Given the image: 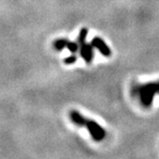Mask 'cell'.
Listing matches in <instances>:
<instances>
[{
  "label": "cell",
  "mask_w": 159,
  "mask_h": 159,
  "mask_svg": "<svg viewBox=\"0 0 159 159\" xmlns=\"http://www.w3.org/2000/svg\"><path fill=\"white\" fill-rule=\"evenodd\" d=\"M91 44L93 45V47L99 50V52L105 56V57H110L111 56V49L109 48L108 45L105 42L103 39H101L99 37H95L91 40Z\"/></svg>",
  "instance_id": "cell-4"
},
{
  "label": "cell",
  "mask_w": 159,
  "mask_h": 159,
  "mask_svg": "<svg viewBox=\"0 0 159 159\" xmlns=\"http://www.w3.org/2000/svg\"><path fill=\"white\" fill-rule=\"evenodd\" d=\"M84 127H86L88 132L90 133V135H91L92 139H94L95 141H97V142L102 141L106 137V130L104 129L103 127H101L100 125L97 122H95L94 120L86 118Z\"/></svg>",
  "instance_id": "cell-2"
},
{
  "label": "cell",
  "mask_w": 159,
  "mask_h": 159,
  "mask_svg": "<svg viewBox=\"0 0 159 159\" xmlns=\"http://www.w3.org/2000/svg\"><path fill=\"white\" fill-rule=\"evenodd\" d=\"M93 45L91 44V42L88 43V42H84L80 45V55L83 58V60L86 62V63H90L93 60Z\"/></svg>",
  "instance_id": "cell-3"
},
{
  "label": "cell",
  "mask_w": 159,
  "mask_h": 159,
  "mask_svg": "<svg viewBox=\"0 0 159 159\" xmlns=\"http://www.w3.org/2000/svg\"><path fill=\"white\" fill-rule=\"evenodd\" d=\"M78 58L76 55H70L69 57H66V58L64 59V63L65 64H73L77 61Z\"/></svg>",
  "instance_id": "cell-9"
},
{
  "label": "cell",
  "mask_w": 159,
  "mask_h": 159,
  "mask_svg": "<svg viewBox=\"0 0 159 159\" xmlns=\"http://www.w3.org/2000/svg\"><path fill=\"white\" fill-rule=\"evenodd\" d=\"M87 35H88V29L87 28H82V30L79 33L78 39H77V42L79 43V45H81L82 43L86 41Z\"/></svg>",
  "instance_id": "cell-7"
},
{
  "label": "cell",
  "mask_w": 159,
  "mask_h": 159,
  "mask_svg": "<svg viewBox=\"0 0 159 159\" xmlns=\"http://www.w3.org/2000/svg\"><path fill=\"white\" fill-rule=\"evenodd\" d=\"M70 118H71V121L77 125V126H80V127H84V124H85V121H86V118L84 116H83L81 113L77 110H72L69 114Z\"/></svg>",
  "instance_id": "cell-5"
},
{
  "label": "cell",
  "mask_w": 159,
  "mask_h": 159,
  "mask_svg": "<svg viewBox=\"0 0 159 159\" xmlns=\"http://www.w3.org/2000/svg\"><path fill=\"white\" fill-rule=\"evenodd\" d=\"M67 49L69 50L71 53L75 54L80 50V45L77 41H70L69 40V42H68V44H67Z\"/></svg>",
  "instance_id": "cell-8"
},
{
  "label": "cell",
  "mask_w": 159,
  "mask_h": 159,
  "mask_svg": "<svg viewBox=\"0 0 159 159\" xmlns=\"http://www.w3.org/2000/svg\"><path fill=\"white\" fill-rule=\"evenodd\" d=\"M69 42V40L66 39H59L54 41L53 46L57 51H61L64 48H67V44Z\"/></svg>",
  "instance_id": "cell-6"
},
{
  "label": "cell",
  "mask_w": 159,
  "mask_h": 159,
  "mask_svg": "<svg viewBox=\"0 0 159 159\" xmlns=\"http://www.w3.org/2000/svg\"><path fill=\"white\" fill-rule=\"evenodd\" d=\"M133 92L140 98L144 107H150L152 104L153 97L159 94V82H151L145 84H137L133 87Z\"/></svg>",
  "instance_id": "cell-1"
}]
</instances>
